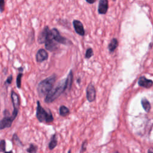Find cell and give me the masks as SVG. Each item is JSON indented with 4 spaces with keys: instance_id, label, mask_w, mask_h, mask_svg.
Here are the masks:
<instances>
[{
    "instance_id": "cell-1",
    "label": "cell",
    "mask_w": 153,
    "mask_h": 153,
    "mask_svg": "<svg viewBox=\"0 0 153 153\" xmlns=\"http://www.w3.org/2000/svg\"><path fill=\"white\" fill-rule=\"evenodd\" d=\"M66 89H67V79L60 81L55 88L49 91V93L45 96V102L46 103L53 102L62 95Z\"/></svg>"
},
{
    "instance_id": "cell-2",
    "label": "cell",
    "mask_w": 153,
    "mask_h": 153,
    "mask_svg": "<svg viewBox=\"0 0 153 153\" xmlns=\"http://www.w3.org/2000/svg\"><path fill=\"white\" fill-rule=\"evenodd\" d=\"M57 76L55 74H53L49 77L42 80L39 83L37 87L38 93L40 97L46 96L49 91L53 89V85L56 80Z\"/></svg>"
},
{
    "instance_id": "cell-3",
    "label": "cell",
    "mask_w": 153,
    "mask_h": 153,
    "mask_svg": "<svg viewBox=\"0 0 153 153\" xmlns=\"http://www.w3.org/2000/svg\"><path fill=\"white\" fill-rule=\"evenodd\" d=\"M37 113L36 116L37 119L40 122H43V123H50L53 121V117L50 111H47L45 110L41 106L40 101L37 102Z\"/></svg>"
},
{
    "instance_id": "cell-4",
    "label": "cell",
    "mask_w": 153,
    "mask_h": 153,
    "mask_svg": "<svg viewBox=\"0 0 153 153\" xmlns=\"http://www.w3.org/2000/svg\"><path fill=\"white\" fill-rule=\"evenodd\" d=\"M18 113L19 111H18L13 110L11 115L4 114V117L0 121V130L10 128L11 126L13 121L16 118Z\"/></svg>"
},
{
    "instance_id": "cell-5",
    "label": "cell",
    "mask_w": 153,
    "mask_h": 153,
    "mask_svg": "<svg viewBox=\"0 0 153 153\" xmlns=\"http://www.w3.org/2000/svg\"><path fill=\"white\" fill-rule=\"evenodd\" d=\"M51 31H52L53 38L56 42L62 44H69L70 41L68 40H67L66 38L61 36L59 32V30L57 29L53 28L51 30Z\"/></svg>"
},
{
    "instance_id": "cell-6",
    "label": "cell",
    "mask_w": 153,
    "mask_h": 153,
    "mask_svg": "<svg viewBox=\"0 0 153 153\" xmlns=\"http://www.w3.org/2000/svg\"><path fill=\"white\" fill-rule=\"evenodd\" d=\"M86 96H87V100L90 102H91L95 100L96 98V90L95 89V87L93 85L91 84H90L86 90Z\"/></svg>"
},
{
    "instance_id": "cell-7",
    "label": "cell",
    "mask_w": 153,
    "mask_h": 153,
    "mask_svg": "<svg viewBox=\"0 0 153 153\" xmlns=\"http://www.w3.org/2000/svg\"><path fill=\"white\" fill-rule=\"evenodd\" d=\"M73 26L76 33L82 37L84 36L85 30L83 27V25L80 21L78 20H74L73 21Z\"/></svg>"
},
{
    "instance_id": "cell-8",
    "label": "cell",
    "mask_w": 153,
    "mask_h": 153,
    "mask_svg": "<svg viewBox=\"0 0 153 153\" xmlns=\"http://www.w3.org/2000/svg\"><path fill=\"white\" fill-rule=\"evenodd\" d=\"M48 57L49 55L46 50H45L42 49H40L38 50L36 55V60L38 62H42L48 59Z\"/></svg>"
},
{
    "instance_id": "cell-9",
    "label": "cell",
    "mask_w": 153,
    "mask_h": 153,
    "mask_svg": "<svg viewBox=\"0 0 153 153\" xmlns=\"http://www.w3.org/2000/svg\"><path fill=\"white\" fill-rule=\"evenodd\" d=\"M108 9V0H99L98 6V13L100 14H105L106 13Z\"/></svg>"
},
{
    "instance_id": "cell-10",
    "label": "cell",
    "mask_w": 153,
    "mask_h": 153,
    "mask_svg": "<svg viewBox=\"0 0 153 153\" xmlns=\"http://www.w3.org/2000/svg\"><path fill=\"white\" fill-rule=\"evenodd\" d=\"M11 98L13 105V110L19 111L20 106V101L18 95L16 92H14V91H12L11 93Z\"/></svg>"
},
{
    "instance_id": "cell-11",
    "label": "cell",
    "mask_w": 153,
    "mask_h": 153,
    "mask_svg": "<svg viewBox=\"0 0 153 153\" xmlns=\"http://www.w3.org/2000/svg\"><path fill=\"white\" fill-rule=\"evenodd\" d=\"M138 84L140 86L144 88H150L153 85V81L147 79L145 76H142L138 80Z\"/></svg>"
},
{
    "instance_id": "cell-12",
    "label": "cell",
    "mask_w": 153,
    "mask_h": 153,
    "mask_svg": "<svg viewBox=\"0 0 153 153\" xmlns=\"http://www.w3.org/2000/svg\"><path fill=\"white\" fill-rule=\"evenodd\" d=\"M118 41L117 39L116 38H113L111 41L110 43L108 45V50H110V52H113L116 48L118 47Z\"/></svg>"
},
{
    "instance_id": "cell-13",
    "label": "cell",
    "mask_w": 153,
    "mask_h": 153,
    "mask_svg": "<svg viewBox=\"0 0 153 153\" xmlns=\"http://www.w3.org/2000/svg\"><path fill=\"white\" fill-rule=\"evenodd\" d=\"M141 103H142V107L144 109V110L146 112H149L151 109V105H150L149 101L147 99L143 98L141 101Z\"/></svg>"
},
{
    "instance_id": "cell-14",
    "label": "cell",
    "mask_w": 153,
    "mask_h": 153,
    "mask_svg": "<svg viewBox=\"0 0 153 153\" xmlns=\"http://www.w3.org/2000/svg\"><path fill=\"white\" fill-rule=\"evenodd\" d=\"M57 144V138H56V135H54L52 136L51 141L49 145V149L50 150H52L53 149H54L56 147Z\"/></svg>"
},
{
    "instance_id": "cell-15",
    "label": "cell",
    "mask_w": 153,
    "mask_h": 153,
    "mask_svg": "<svg viewBox=\"0 0 153 153\" xmlns=\"http://www.w3.org/2000/svg\"><path fill=\"white\" fill-rule=\"evenodd\" d=\"M69 113V109L65 106H61L59 108V114L62 116H66Z\"/></svg>"
},
{
    "instance_id": "cell-16",
    "label": "cell",
    "mask_w": 153,
    "mask_h": 153,
    "mask_svg": "<svg viewBox=\"0 0 153 153\" xmlns=\"http://www.w3.org/2000/svg\"><path fill=\"white\" fill-rule=\"evenodd\" d=\"M38 150V147L34 144H30L29 148L27 149V152L28 153H37Z\"/></svg>"
},
{
    "instance_id": "cell-17",
    "label": "cell",
    "mask_w": 153,
    "mask_h": 153,
    "mask_svg": "<svg viewBox=\"0 0 153 153\" xmlns=\"http://www.w3.org/2000/svg\"><path fill=\"white\" fill-rule=\"evenodd\" d=\"M23 76L22 74V72H19V74H18V76H17V79H16V84H17V87L19 89H21V83H22V77Z\"/></svg>"
},
{
    "instance_id": "cell-18",
    "label": "cell",
    "mask_w": 153,
    "mask_h": 153,
    "mask_svg": "<svg viewBox=\"0 0 153 153\" xmlns=\"http://www.w3.org/2000/svg\"><path fill=\"white\" fill-rule=\"evenodd\" d=\"M6 141L3 140L0 141V152H6Z\"/></svg>"
},
{
    "instance_id": "cell-19",
    "label": "cell",
    "mask_w": 153,
    "mask_h": 153,
    "mask_svg": "<svg viewBox=\"0 0 153 153\" xmlns=\"http://www.w3.org/2000/svg\"><path fill=\"white\" fill-rule=\"evenodd\" d=\"M93 55V52L92 49L89 48L87 49L86 52V59H90L91 57H92Z\"/></svg>"
},
{
    "instance_id": "cell-20",
    "label": "cell",
    "mask_w": 153,
    "mask_h": 153,
    "mask_svg": "<svg viewBox=\"0 0 153 153\" xmlns=\"http://www.w3.org/2000/svg\"><path fill=\"white\" fill-rule=\"evenodd\" d=\"M5 8V1L4 0H0V12L3 13Z\"/></svg>"
},
{
    "instance_id": "cell-21",
    "label": "cell",
    "mask_w": 153,
    "mask_h": 153,
    "mask_svg": "<svg viewBox=\"0 0 153 153\" xmlns=\"http://www.w3.org/2000/svg\"><path fill=\"white\" fill-rule=\"evenodd\" d=\"M13 141H14V142L18 141V145H22V142H21L20 140L19 139V137H18V136H17V135H16V134H14V135H13Z\"/></svg>"
},
{
    "instance_id": "cell-22",
    "label": "cell",
    "mask_w": 153,
    "mask_h": 153,
    "mask_svg": "<svg viewBox=\"0 0 153 153\" xmlns=\"http://www.w3.org/2000/svg\"><path fill=\"white\" fill-rule=\"evenodd\" d=\"M12 80H13V76H12L11 75H10L8 76V77L7 78V79L6 80V81H5L4 84H5L6 86H7V85H10V84L11 83Z\"/></svg>"
},
{
    "instance_id": "cell-23",
    "label": "cell",
    "mask_w": 153,
    "mask_h": 153,
    "mask_svg": "<svg viewBox=\"0 0 153 153\" xmlns=\"http://www.w3.org/2000/svg\"><path fill=\"white\" fill-rule=\"evenodd\" d=\"M86 145H87V144H86V141H85V142H84V143H83V144L81 151H85V149H86Z\"/></svg>"
},
{
    "instance_id": "cell-24",
    "label": "cell",
    "mask_w": 153,
    "mask_h": 153,
    "mask_svg": "<svg viewBox=\"0 0 153 153\" xmlns=\"http://www.w3.org/2000/svg\"><path fill=\"white\" fill-rule=\"evenodd\" d=\"M86 1L89 4H93L94 3H95L96 0H86Z\"/></svg>"
},
{
    "instance_id": "cell-25",
    "label": "cell",
    "mask_w": 153,
    "mask_h": 153,
    "mask_svg": "<svg viewBox=\"0 0 153 153\" xmlns=\"http://www.w3.org/2000/svg\"><path fill=\"white\" fill-rule=\"evenodd\" d=\"M148 153H153V148H149L148 151Z\"/></svg>"
},
{
    "instance_id": "cell-26",
    "label": "cell",
    "mask_w": 153,
    "mask_h": 153,
    "mask_svg": "<svg viewBox=\"0 0 153 153\" xmlns=\"http://www.w3.org/2000/svg\"><path fill=\"white\" fill-rule=\"evenodd\" d=\"M4 153H13V151H7V152H5Z\"/></svg>"
},
{
    "instance_id": "cell-27",
    "label": "cell",
    "mask_w": 153,
    "mask_h": 153,
    "mask_svg": "<svg viewBox=\"0 0 153 153\" xmlns=\"http://www.w3.org/2000/svg\"><path fill=\"white\" fill-rule=\"evenodd\" d=\"M68 153H71V150H69V151H68Z\"/></svg>"
},
{
    "instance_id": "cell-28",
    "label": "cell",
    "mask_w": 153,
    "mask_h": 153,
    "mask_svg": "<svg viewBox=\"0 0 153 153\" xmlns=\"http://www.w3.org/2000/svg\"><path fill=\"white\" fill-rule=\"evenodd\" d=\"M115 153H119V152H115Z\"/></svg>"
}]
</instances>
